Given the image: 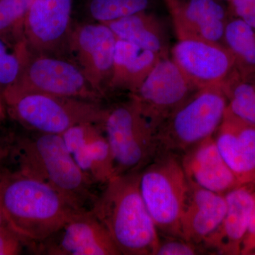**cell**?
<instances>
[{
  "instance_id": "obj_14",
  "label": "cell",
  "mask_w": 255,
  "mask_h": 255,
  "mask_svg": "<svg viewBox=\"0 0 255 255\" xmlns=\"http://www.w3.org/2000/svg\"><path fill=\"white\" fill-rule=\"evenodd\" d=\"M177 40H203L223 45L225 29L231 18L221 0H163Z\"/></svg>"
},
{
  "instance_id": "obj_31",
  "label": "cell",
  "mask_w": 255,
  "mask_h": 255,
  "mask_svg": "<svg viewBox=\"0 0 255 255\" xmlns=\"http://www.w3.org/2000/svg\"><path fill=\"white\" fill-rule=\"evenodd\" d=\"M6 114L7 112H6V106H5L4 100L0 94V123L4 121Z\"/></svg>"
},
{
  "instance_id": "obj_34",
  "label": "cell",
  "mask_w": 255,
  "mask_h": 255,
  "mask_svg": "<svg viewBox=\"0 0 255 255\" xmlns=\"http://www.w3.org/2000/svg\"><path fill=\"white\" fill-rule=\"evenodd\" d=\"M221 1H227V2H229V1H231V0H221Z\"/></svg>"
},
{
  "instance_id": "obj_1",
  "label": "cell",
  "mask_w": 255,
  "mask_h": 255,
  "mask_svg": "<svg viewBox=\"0 0 255 255\" xmlns=\"http://www.w3.org/2000/svg\"><path fill=\"white\" fill-rule=\"evenodd\" d=\"M0 209L29 246L46 241L82 209L21 169H0Z\"/></svg>"
},
{
  "instance_id": "obj_18",
  "label": "cell",
  "mask_w": 255,
  "mask_h": 255,
  "mask_svg": "<svg viewBox=\"0 0 255 255\" xmlns=\"http://www.w3.org/2000/svg\"><path fill=\"white\" fill-rule=\"evenodd\" d=\"M224 195L227 209L222 223L203 244L220 255H241L255 209V191L251 186H240Z\"/></svg>"
},
{
  "instance_id": "obj_11",
  "label": "cell",
  "mask_w": 255,
  "mask_h": 255,
  "mask_svg": "<svg viewBox=\"0 0 255 255\" xmlns=\"http://www.w3.org/2000/svg\"><path fill=\"white\" fill-rule=\"evenodd\" d=\"M33 248L40 255H121L105 226L87 209L78 211L53 236Z\"/></svg>"
},
{
  "instance_id": "obj_30",
  "label": "cell",
  "mask_w": 255,
  "mask_h": 255,
  "mask_svg": "<svg viewBox=\"0 0 255 255\" xmlns=\"http://www.w3.org/2000/svg\"><path fill=\"white\" fill-rule=\"evenodd\" d=\"M241 255H255V209L243 243Z\"/></svg>"
},
{
  "instance_id": "obj_16",
  "label": "cell",
  "mask_w": 255,
  "mask_h": 255,
  "mask_svg": "<svg viewBox=\"0 0 255 255\" xmlns=\"http://www.w3.org/2000/svg\"><path fill=\"white\" fill-rule=\"evenodd\" d=\"M221 155L241 186L255 184V125L246 123L226 109L214 135Z\"/></svg>"
},
{
  "instance_id": "obj_4",
  "label": "cell",
  "mask_w": 255,
  "mask_h": 255,
  "mask_svg": "<svg viewBox=\"0 0 255 255\" xmlns=\"http://www.w3.org/2000/svg\"><path fill=\"white\" fill-rule=\"evenodd\" d=\"M228 101L221 87L196 90L161 122L155 130L157 153L181 154L214 136Z\"/></svg>"
},
{
  "instance_id": "obj_9",
  "label": "cell",
  "mask_w": 255,
  "mask_h": 255,
  "mask_svg": "<svg viewBox=\"0 0 255 255\" xmlns=\"http://www.w3.org/2000/svg\"><path fill=\"white\" fill-rule=\"evenodd\" d=\"M197 89L173 60L161 58L130 99L138 106L155 131L161 122Z\"/></svg>"
},
{
  "instance_id": "obj_20",
  "label": "cell",
  "mask_w": 255,
  "mask_h": 255,
  "mask_svg": "<svg viewBox=\"0 0 255 255\" xmlns=\"http://www.w3.org/2000/svg\"><path fill=\"white\" fill-rule=\"evenodd\" d=\"M119 39L130 42L161 58L170 57L169 36L163 21L147 11L105 23Z\"/></svg>"
},
{
  "instance_id": "obj_29",
  "label": "cell",
  "mask_w": 255,
  "mask_h": 255,
  "mask_svg": "<svg viewBox=\"0 0 255 255\" xmlns=\"http://www.w3.org/2000/svg\"><path fill=\"white\" fill-rule=\"evenodd\" d=\"M228 8L231 16L241 18L255 29V0H231Z\"/></svg>"
},
{
  "instance_id": "obj_35",
  "label": "cell",
  "mask_w": 255,
  "mask_h": 255,
  "mask_svg": "<svg viewBox=\"0 0 255 255\" xmlns=\"http://www.w3.org/2000/svg\"><path fill=\"white\" fill-rule=\"evenodd\" d=\"M253 82H254L255 88V80H253Z\"/></svg>"
},
{
  "instance_id": "obj_7",
  "label": "cell",
  "mask_w": 255,
  "mask_h": 255,
  "mask_svg": "<svg viewBox=\"0 0 255 255\" xmlns=\"http://www.w3.org/2000/svg\"><path fill=\"white\" fill-rule=\"evenodd\" d=\"M102 126L117 175L140 172L155 157V130L131 99L107 110Z\"/></svg>"
},
{
  "instance_id": "obj_21",
  "label": "cell",
  "mask_w": 255,
  "mask_h": 255,
  "mask_svg": "<svg viewBox=\"0 0 255 255\" xmlns=\"http://www.w3.org/2000/svg\"><path fill=\"white\" fill-rule=\"evenodd\" d=\"M161 58L153 52L142 49L130 42L118 38L110 87L133 93Z\"/></svg>"
},
{
  "instance_id": "obj_25",
  "label": "cell",
  "mask_w": 255,
  "mask_h": 255,
  "mask_svg": "<svg viewBox=\"0 0 255 255\" xmlns=\"http://www.w3.org/2000/svg\"><path fill=\"white\" fill-rule=\"evenodd\" d=\"M153 0H90L88 11L99 23H107L147 11Z\"/></svg>"
},
{
  "instance_id": "obj_8",
  "label": "cell",
  "mask_w": 255,
  "mask_h": 255,
  "mask_svg": "<svg viewBox=\"0 0 255 255\" xmlns=\"http://www.w3.org/2000/svg\"><path fill=\"white\" fill-rule=\"evenodd\" d=\"M5 92H39L95 102L102 97L78 65L31 51L17 81L1 93Z\"/></svg>"
},
{
  "instance_id": "obj_17",
  "label": "cell",
  "mask_w": 255,
  "mask_h": 255,
  "mask_svg": "<svg viewBox=\"0 0 255 255\" xmlns=\"http://www.w3.org/2000/svg\"><path fill=\"white\" fill-rule=\"evenodd\" d=\"M180 159L190 184L221 194L241 186L221 155L214 136L193 146Z\"/></svg>"
},
{
  "instance_id": "obj_5",
  "label": "cell",
  "mask_w": 255,
  "mask_h": 255,
  "mask_svg": "<svg viewBox=\"0 0 255 255\" xmlns=\"http://www.w3.org/2000/svg\"><path fill=\"white\" fill-rule=\"evenodd\" d=\"M6 112L31 131L62 135L83 123H103L106 111L98 102L39 92L1 94Z\"/></svg>"
},
{
  "instance_id": "obj_19",
  "label": "cell",
  "mask_w": 255,
  "mask_h": 255,
  "mask_svg": "<svg viewBox=\"0 0 255 255\" xmlns=\"http://www.w3.org/2000/svg\"><path fill=\"white\" fill-rule=\"evenodd\" d=\"M189 184L187 202L181 219L183 239L198 246L221 226L227 209L224 194Z\"/></svg>"
},
{
  "instance_id": "obj_24",
  "label": "cell",
  "mask_w": 255,
  "mask_h": 255,
  "mask_svg": "<svg viewBox=\"0 0 255 255\" xmlns=\"http://www.w3.org/2000/svg\"><path fill=\"white\" fill-rule=\"evenodd\" d=\"M227 110L246 123L255 125V88L253 80H244L235 72L222 87Z\"/></svg>"
},
{
  "instance_id": "obj_28",
  "label": "cell",
  "mask_w": 255,
  "mask_h": 255,
  "mask_svg": "<svg viewBox=\"0 0 255 255\" xmlns=\"http://www.w3.org/2000/svg\"><path fill=\"white\" fill-rule=\"evenodd\" d=\"M28 245L17 233L4 225L0 228V255H17L23 251V246Z\"/></svg>"
},
{
  "instance_id": "obj_26",
  "label": "cell",
  "mask_w": 255,
  "mask_h": 255,
  "mask_svg": "<svg viewBox=\"0 0 255 255\" xmlns=\"http://www.w3.org/2000/svg\"><path fill=\"white\" fill-rule=\"evenodd\" d=\"M33 0H0V33L23 34V24Z\"/></svg>"
},
{
  "instance_id": "obj_10",
  "label": "cell",
  "mask_w": 255,
  "mask_h": 255,
  "mask_svg": "<svg viewBox=\"0 0 255 255\" xmlns=\"http://www.w3.org/2000/svg\"><path fill=\"white\" fill-rule=\"evenodd\" d=\"M170 58L196 89L221 87L236 71L235 61L224 46L203 40H178Z\"/></svg>"
},
{
  "instance_id": "obj_2",
  "label": "cell",
  "mask_w": 255,
  "mask_h": 255,
  "mask_svg": "<svg viewBox=\"0 0 255 255\" xmlns=\"http://www.w3.org/2000/svg\"><path fill=\"white\" fill-rule=\"evenodd\" d=\"M139 173L112 178L90 208L121 255H155L160 240L140 194Z\"/></svg>"
},
{
  "instance_id": "obj_27",
  "label": "cell",
  "mask_w": 255,
  "mask_h": 255,
  "mask_svg": "<svg viewBox=\"0 0 255 255\" xmlns=\"http://www.w3.org/2000/svg\"><path fill=\"white\" fill-rule=\"evenodd\" d=\"M199 254L197 246L182 238L167 236L164 241L159 240L155 255H194Z\"/></svg>"
},
{
  "instance_id": "obj_32",
  "label": "cell",
  "mask_w": 255,
  "mask_h": 255,
  "mask_svg": "<svg viewBox=\"0 0 255 255\" xmlns=\"http://www.w3.org/2000/svg\"><path fill=\"white\" fill-rule=\"evenodd\" d=\"M6 224H7V223H6V219H5L4 214L0 209V228L2 227L3 226Z\"/></svg>"
},
{
  "instance_id": "obj_23",
  "label": "cell",
  "mask_w": 255,
  "mask_h": 255,
  "mask_svg": "<svg viewBox=\"0 0 255 255\" xmlns=\"http://www.w3.org/2000/svg\"><path fill=\"white\" fill-rule=\"evenodd\" d=\"M30 53L23 34L0 33V94L17 81Z\"/></svg>"
},
{
  "instance_id": "obj_33",
  "label": "cell",
  "mask_w": 255,
  "mask_h": 255,
  "mask_svg": "<svg viewBox=\"0 0 255 255\" xmlns=\"http://www.w3.org/2000/svg\"><path fill=\"white\" fill-rule=\"evenodd\" d=\"M3 154V150H0V157H1V155H2Z\"/></svg>"
},
{
  "instance_id": "obj_6",
  "label": "cell",
  "mask_w": 255,
  "mask_h": 255,
  "mask_svg": "<svg viewBox=\"0 0 255 255\" xmlns=\"http://www.w3.org/2000/svg\"><path fill=\"white\" fill-rule=\"evenodd\" d=\"M139 188L158 232L182 238L181 219L189 184L178 155L157 153L139 173Z\"/></svg>"
},
{
  "instance_id": "obj_15",
  "label": "cell",
  "mask_w": 255,
  "mask_h": 255,
  "mask_svg": "<svg viewBox=\"0 0 255 255\" xmlns=\"http://www.w3.org/2000/svg\"><path fill=\"white\" fill-rule=\"evenodd\" d=\"M61 135L74 160L92 184L105 186L117 176L113 154L102 124H78Z\"/></svg>"
},
{
  "instance_id": "obj_3",
  "label": "cell",
  "mask_w": 255,
  "mask_h": 255,
  "mask_svg": "<svg viewBox=\"0 0 255 255\" xmlns=\"http://www.w3.org/2000/svg\"><path fill=\"white\" fill-rule=\"evenodd\" d=\"M15 145L18 169L53 187L79 209H87V202L92 205L97 197L92 184L74 160L61 135L35 132L19 137Z\"/></svg>"
},
{
  "instance_id": "obj_22",
  "label": "cell",
  "mask_w": 255,
  "mask_h": 255,
  "mask_svg": "<svg viewBox=\"0 0 255 255\" xmlns=\"http://www.w3.org/2000/svg\"><path fill=\"white\" fill-rule=\"evenodd\" d=\"M223 45L235 61L236 70L244 80H255V29L231 16L225 29Z\"/></svg>"
},
{
  "instance_id": "obj_12",
  "label": "cell",
  "mask_w": 255,
  "mask_h": 255,
  "mask_svg": "<svg viewBox=\"0 0 255 255\" xmlns=\"http://www.w3.org/2000/svg\"><path fill=\"white\" fill-rule=\"evenodd\" d=\"M117 36L105 23L82 25L72 31L69 48L94 89L103 95L114 70Z\"/></svg>"
},
{
  "instance_id": "obj_13",
  "label": "cell",
  "mask_w": 255,
  "mask_h": 255,
  "mask_svg": "<svg viewBox=\"0 0 255 255\" xmlns=\"http://www.w3.org/2000/svg\"><path fill=\"white\" fill-rule=\"evenodd\" d=\"M72 8L73 0H33L23 24L31 52L49 55L69 47Z\"/></svg>"
}]
</instances>
